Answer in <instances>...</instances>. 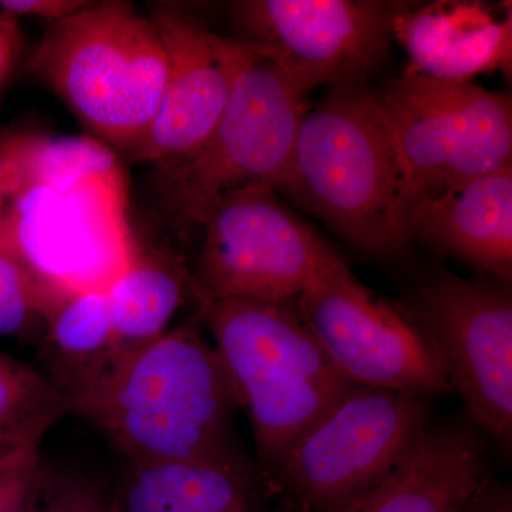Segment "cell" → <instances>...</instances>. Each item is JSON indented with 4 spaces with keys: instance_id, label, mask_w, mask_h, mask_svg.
Returning a JSON list of instances; mask_svg holds the SVG:
<instances>
[{
    "instance_id": "obj_1",
    "label": "cell",
    "mask_w": 512,
    "mask_h": 512,
    "mask_svg": "<svg viewBox=\"0 0 512 512\" xmlns=\"http://www.w3.org/2000/svg\"><path fill=\"white\" fill-rule=\"evenodd\" d=\"M130 464L245 458L237 394L214 346L191 325L117 357L70 400Z\"/></svg>"
},
{
    "instance_id": "obj_2",
    "label": "cell",
    "mask_w": 512,
    "mask_h": 512,
    "mask_svg": "<svg viewBox=\"0 0 512 512\" xmlns=\"http://www.w3.org/2000/svg\"><path fill=\"white\" fill-rule=\"evenodd\" d=\"M284 192L366 254L393 256L412 242L399 151L366 83L329 87L306 111Z\"/></svg>"
},
{
    "instance_id": "obj_3",
    "label": "cell",
    "mask_w": 512,
    "mask_h": 512,
    "mask_svg": "<svg viewBox=\"0 0 512 512\" xmlns=\"http://www.w3.org/2000/svg\"><path fill=\"white\" fill-rule=\"evenodd\" d=\"M156 23L127 2H90L47 26L26 72L62 101L93 138L136 158L168 79Z\"/></svg>"
},
{
    "instance_id": "obj_4",
    "label": "cell",
    "mask_w": 512,
    "mask_h": 512,
    "mask_svg": "<svg viewBox=\"0 0 512 512\" xmlns=\"http://www.w3.org/2000/svg\"><path fill=\"white\" fill-rule=\"evenodd\" d=\"M247 414L262 483L355 384L306 325L296 299H224L200 311Z\"/></svg>"
},
{
    "instance_id": "obj_5",
    "label": "cell",
    "mask_w": 512,
    "mask_h": 512,
    "mask_svg": "<svg viewBox=\"0 0 512 512\" xmlns=\"http://www.w3.org/2000/svg\"><path fill=\"white\" fill-rule=\"evenodd\" d=\"M123 175L55 187L0 151V245L35 291L43 319L70 296L106 291L136 245L126 222Z\"/></svg>"
},
{
    "instance_id": "obj_6",
    "label": "cell",
    "mask_w": 512,
    "mask_h": 512,
    "mask_svg": "<svg viewBox=\"0 0 512 512\" xmlns=\"http://www.w3.org/2000/svg\"><path fill=\"white\" fill-rule=\"evenodd\" d=\"M306 97L281 64L252 45L204 147L184 163L158 168L160 191L175 227H200L212 204L238 188L264 185L284 192L296 136L308 111Z\"/></svg>"
},
{
    "instance_id": "obj_7",
    "label": "cell",
    "mask_w": 512,
    "mask_h": 512,
    "mask_svg": "<svg viewBox=\"0 0 512 512\" xmlns=\"http://www.w3.org/2000/svg\"><path fill=\"white\" fill-rule=\"evenodd\" d=\"M431 396L353 386L264 480L298 512H340L399 466L431 423Z\"/></svg>"
},
{
    "instance_id": "obj_8",
    "label": "cell",
    "mask_w": 512,
    "mask_h": 512,
    "mask_svg": "<svg viewBox=\"0 0 512 512\" xmlns=\"http://www.w3.org/2000/svg\"><path fill=\"white\" fill-rule=\"evenodd\" d=\"M198 228L201 245L188 272L200 311L224 299L293 301L335 252L264 185L222 195Z\"/></svg>"
},
{
    "instance_id": "obj_9",
    "label": "cell",
    "mask_w": 512,
    "mask_h": 512,
    "mask_svg": "<svg viewBox=\"0 0 512 512\" xmlns=\"http://www.w3.org/2000/svg\"><path fill=\"white\" fill-rule=\"evenodd\" d=\"M376 93L410 198L512 167V104L505 94L409 72Z\"/></svg>"
},
{
    "instance_id": "obj_10",
    "label": "cell",
    "mask_w": 512,
    "mask_h": 512,
    "mask_svg": "<svg viewBox=\"0 0 512 512\" xmlns=\"http://www.w3.org/2000/svg\"><path fill=\"white\" fill-rule=\"evenodd\" d=\"M439 353L448 382L487 439L512 443V295L510 282L437 272L404 303Z\"/></svg>"
},
{
    "instance_id": "obj_11",
    "label": "cell",
    "mask_w": 512,
    "mask_h": 512,
    "mask_svg": "<svg viewBox=\"0 0 512 512\" xmlns=\"http://www.w3.org/2000/svg\"><path fill=\"white\" fill-rule=\"evenodd\" d=\"M306 325L355 386L451 394L439 353L403 311L367 289L336 251L296 298Z\"/></svg>"
},
{
    "instance_id": "obj_12",
    "label": "cell",
    "mask_w": 512,
    "mask_h": 512,
    "mask_svg": "<svg viewBox=\"0 0 512 512\" xmlns=\"http://www.w3.org/2000/svg\"><path fill=\"white\" fill-rule=\"evenodd\" d=\"M400 3L377 0H242L232 19L242 40L281 64L309 94L366 83L386 59Z\"/></svg>"
},
{
    "instance_id": "obj_13",
    "label": "cell",
    "mask_w": 512,
    "mask_h": 512,
    "mask_svg": "<svg viewBox=\"0 0 512 512\" xmlns=\"http://www.w3.org/2000/svg\"><path fill=\"white\" fill-rule=\"evenodd\" d=\"M150 18L163 39L170 70L156 117L134 160L167 168L190 160L207 143L252 45L217 35L170 6H158Z\"/></svg>"
},
{
    "instance_id": "obj_14",
    "label": "cell",
    "mask_w": 512,
    "mask_h": 512,
    "mask_svg": "<svg viewBox=\"0 0 512 512\" xmlns=\"http://www.w3.org/2000/svg\"><path fill=\"white\" fill-rule=\"evenodd\" d=\"M490 466L487 437L467 414L430 423L382 483L340 512H461Z\"/></svg>"
},
{
    "instance_id": "obj_15",
    "label": "cell",
    "mask_w": 512,
    "mask_h": 512,
    "mask_svg": "<svg viewBox=\"0 0 512 512\" xmlns=\"http://www.w3.org/2000/svg\"><path fill=\"white\" fill-rule=\"evenodd\" d=\"M409 234L478 274L511 282L512 167L414 195Z\"/></svg>"
},
{
    "instance_id": "obj_16",
    "label": "cell",
    "mask_w": 512,
    "mask_h": 512,
    "mask_svg": "<svg viewBox=\"0 0 512 512\" xmlns=\"http://www.w3.org/2000/svg\"><path fill=\"white\" fill-rule=\"evenodd\" d=\"M392 36L409 56V73L444 82L511 73V3L503 12L481 2L400 3Z\"/></svg>"
},
{
    "instance_id": "obj_17",
    "label": "cell",
    "mask_w": 512,
    "mask_h": 512,
    "mask_svg": "<svg viewBox=\"0 0 512 512\" xmlns=\"http://www.w3.org/2000/svg\"><path fill=\"white\" fill-rule=\"evenodd\" d=\"M120 512H261L255 461L130 464L114 491Z\"/></svg>"
},
{
    "instance_id": "obj_18",
    "label": "cell",
    "mask_w": 512,
    "mask_h": 512,
    "mask_svg": "<svg viewBox=\"0 0 512 512\" xmlns=\"http://www.w3.org/2000/svg\"><path fill=\"white\" fill-rule=\"evenodd\" d=\"M104 293L113 323L114 362L170 330L175 313L192 296L190 272L173 255L136 247L130 264Z\"/></svg>"
},
{
    "instance_id": "obj_19",
    "label": "cell",
    "mask_w": 512,
    "mask_h": 512,
    "mask_svg": "<svg viewBox=\"0 0 512 512\" xmlns=\"http://www.w3.org/2000/svg\"><path fill=\"white\" fill-rule=\"evenodd\" d=\"M43 375L72 400L113 362L114 335L103 291L70 296L45 320Z\"/></svg>"
},
{
    "instance_id": "obj_20",
    "label": "cell",
    "mask_w": 512,
    "mask_h": 512,
    "mask_svg": "<svg viewBox=\"0 0 512 512\" xmlns=\"http://www.w3.org/2000/svg\"><path fill=\"white\" fill-rule=\"evenodd\" d=\"M73 414L43 372L0 353V447L39 450L47 431Z\"/></svg>"
},
{
    "instance_id": "obj_21",
    "label": "cell",
    "mask_w": 512,
    "mask_h": 512,
    "mask_svg": "<svg viewBox=\"0 0 512 512\" xmlns=\"http://www.w3.org/2000/svg\"><path fill=\"white\" fill-rule=\"evenodd\" d=\"M37 326L45 332L36 293L15 259L0 245V336L29 339Z\"/></svg>"
},
{
    "instance_id": "obj_22",
    "label": "cell",
    "mask_w": 512,
    "mask_h": 512,
    "mask_svg": "<svg viewBox=\"0 0 512 512\" xmlns=\"http://www.w3.org/2000/svg\"><path fill=\"white\" fill-rule=\"evenodd\" d=\"M107 494L106 487L93 477L55 470L42 463L33 512H90Z\"/></svg>"
},
{
    "instance_id": "obj_23",
    "label": "cell",
    "mask_w": 512,
    "mask_h": 512,
    "mask_svg": "<svg viewBox=\"0 0 512 512\" xmlns=\"http://www.w3.org/2000/svg\"><path fill=\"white\" fill-rule=\"evenodd\" d=\"M43 460L28 450L0 468V512H33Z\"/></svg>"
},
{
    "instance_id": "obj_24",
    "label": "cell",
    "mask_w": 512,
    "mask_h": 512,
    "mask_svg": "<svg viewBox=\"0 0 512 512\" xmlns=\"http://www.w3.org/2000/svg\"><path fill=\"white\" fill-rule=\"evenodd\" d=\"M89 3L84 0H0V9L19 19L29 16L45 20L50 26L80 12Z\"/></svg>"
},
{
    "instance_id": "obj_25",
    "label": "cell",
    "mask_w": 512,
    "mask_h": 512,
    "mask_svg": "<svg viewBox=\"0 0 512 512\" xmlns=\"http://www.w3.org/2000/svg\"><path fill=\"white\" fill-rule=\"evenodd\" d=\"M22 50L20 19L0 9V92L15 72Z\"/></svg>"
},
{
    "instance_id": "obj_26",
    "label": "cell",
    "mask_w": 512,
    "mask_h": 512,
    "mask_svg": "<svg viewBox=\"0 0 512 512\" xmlns=\"http://www.w3.org/2000/svg\"><path fill=\"white\" fill-rule=\"evenodd\" d=\"M461 512H512L511 488L488 474Z\"/></svg>"
},
{
    "instance_id": "obj_27",
    "label": "cell",
    "mask_w": 512,
    "mask_h": 512,
    "mask_svg": "<svg viewBox=\"0 0 512 512\" xmlns=\"http://www.w3.org/2000/svg\"><path fill=\"white\" fill-rule=\"evenodd\" d=\"M90 512H120L117 507L116 500H114V494L109 493L106 497L101 498L99 503L94 505L93 510Z\"/></svg>"
},
{
    "instance_id": "obj_28",
    "label": "cell",
    "mask_w": 512,
    "mask_h": 512,
    "mask_svg": "<svg viewBox=\"0 0 512 512\" xmlns=\"http://www.w3.org/2000/svg\"><path fill=\"white\" fill-rule=\"evenodd\" d=\"M26 450H13V448L0 447V468L8 464L10 460H13L20 453Z\"/></svg>"
}]
</instances>
